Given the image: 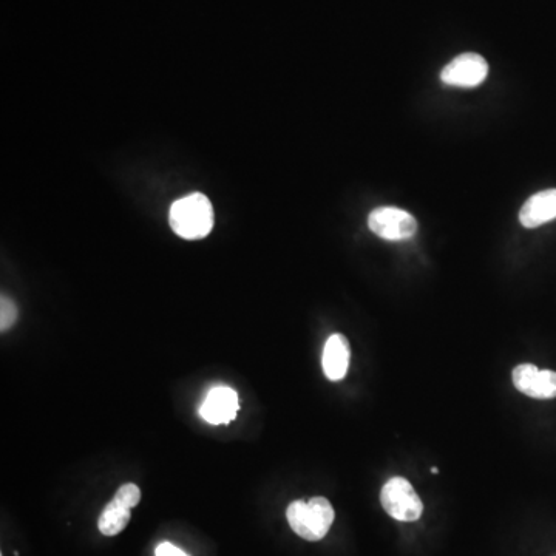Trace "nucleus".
I'll return each mask as SVG.
<instances>
[{"instance_id": "obj_1", "label": "nucleus", "mask_w": 556, "mask_h": 556, "mask_svg": "<svg viewBox=\"0 0 556 556\" xmlns=\"http://www.w3.org/2000/svg\"><path fill=\"white\" fill-rule=\"evenodd\" d=\"M170 228L184 240H201L214 228V207L206 195L190 194L170 207Z\"/></svg>"}, {"instance_id": "obj_2", "label": "nucleus", "mask_w": 556, "mask_h": 556, "mask_svg": "<svg viewBox=\"0 0 556 556\" xmlns=\"http://www.w3.org/2000/svg\"><path fill=\"white\" fill-rule=\"evenodd\" d=\"M289 526L300 538L306 541H320L328 535L334 523V509L331 502L323 496L309 499L308 502L294 501L286 510Z\"/></svg>"}, {"instance_id": "obj_3", "label": "nucleus", "mask_w": 556, "mask_h": 556, "mask_svg": "<svg viewBox=\"0 0 556 556\" xmlns=\"http://www.w3.org/2000/svg\"><path fill=\"white\" fill-rule=\"evenodd\" d=\"M380 502L391 518L402 523H413L424 512L421 498L405 478L390 479L380 493Z\"/></svg>"}, {"instance_id": "obj_4", "label": "nucleus", "mask_w": 556, "mask_h": 556, "mask_svg": "<svg viewBox=\"0 0 556 556\" xmlns=\"http://www.w3.org/2000/svg\"><path fill=\"white\" fill-rule=\"evenodd\" d=\"M368 226L377 237L390 241L408 240L417 231V221L399 207H377L368 217Z\"/></svg>"}, {"instance_id": "obj_5", "label": "nucleus", "mask_w": 556, "mask_h": 556, "mask_svg": "<svg viewBox=\"0 0 556 556\" xmlns=\"http://www.w3.org/2000/svg\"><path fill=\"white\" fill-rule=\"evenodd\" d=\"M489 75V64L476 53H464L445 65L441 73L444 84L462 89L478 87Z\"/></svg>"}, {"instance_id": "obj_6", "label": "nucleus", "mask_w": 556, "mask_h": 556, "mask_svg": "<svg viewBox=\"0 0 556 556\" xmlns=\"http://www.w3.org/2000/svg\"><path fill=\"white\" fill-rule=\"evenodd\" d=\"M513 385L516 390L532 397V399H555L556 373L550 370H540L535 365L523 363L513 370Z\"/></svg>"}, {"instance_id": "obj_7", "label": "nucleus", "mask_w": 556, "mask_h": 556, "mask_svg": "<svg viewBox=\"0 0 556 556\" xmlns=\"http://www.w3.org/2000/svg\"><path fill=\"white\" fill-rule=\"evenodd\" d=\"M238 411V396L232 388L217 387L209 391L200 414L212 425L229 424Z\"/></svg>"}, {"instance_id": "obj_8", "label": "nucleus", "mask_w": 556, "mask_h": 556, "mask_svg": "<svg viewBox=\"0 0 556 556\" xmlns=\"http://www.w3.org/2000/svg\"><path fill=\"white\" fill-rule=\"evenodd\" d=\"M553 220H556V189L532 195L519 212V221L527 229L540 228Z\"/></svg>"}, {"instance_id": "obj_9", "label": "nucleus", "mask_w": 556, "mask_h": 556, "mask_svg": "<svg viewBox=\"0 0 556 556\" xmlns=\"http://www.w3.org/2000/svg\"><path fill=\"white\" fill-rule=\"evenodd\" d=\"M350 343L342 334H333L325 343L323 350V373L333 382H339L350 368Z\"/></svg>"}, {"instance_id": "obj_10", "label": "nucleus", "mask_w": 556, "mask_h": 556, "mask_svg": "<svg viewBox=\"0 0 556 556\" xmlns=\"http://www.w3.org/2000/svg\"><path fill=\"white\" fill-rule=\"evenodd\" d=\"M130 507L119 501V499L113 498L112 501L104 507L101 516L98 519V529L102 535L106 536H116L126 529L127 524H129Z\"/></svg>"}, {"instance_id": "obj_11", "label": "nucleus", "mask_w": 556, "mask_h": 556, "mask_svg": "<svg viewBox=\"0 0 556 556\" xmlns=\"http://www.w3.org/2000/svg\"><path fill=\"white\" fill-rule=\"evenodd\" d=\"M17 316H19V311H17L16 303L7 295H2V299H0V331L5 333L7 329H10L16 323Z\"/></svg>"}, {"instance_id": "obj_12", "label": "nucleus", "mask_w": 556, "mask_h": 556, "mask_svg": "<svg viewBox=\"0 0 556 556\" xmlns=\"http://www.w3.org/2000/svg\"><path fill=\"white\" fill-rule=\"evenodd\" d=\"M116 499L126 504L127 507L133 509V507L138 506L139 499H141V490H139L138 485L135 484H124L121 489L116 492Z\"/></svg>"}, {"instance_id": "obj_13", "label": "nucleus", "mask_w": 556, "mask_h": 556, "mask_svg": "<svg viewBox=\"0 0 556 556\" xmlns=\"http://www.w3.org/2000/svg\"><path fill=\"white\" fill-rule=\"evenodd\" d=\"M156 556H189L183 550L178 549V547L173 546L170 543H161L160 546L156 547Z\"/></svg>"}, {"instance_id": "obj_14", "label": "nucleus", "mask_w": 556, "mask_h": 556, "mask_svg": "<svg viewBox=\"0 0 556 556\" xmlns=\"http://www.w3.org/2000/svg\"><path fill=\"white\" fill-rule=\"evenodd\" d=\"M431 473H433V475H438V468L436 467L431 468Z\"/></svg>"}]
</instances>
